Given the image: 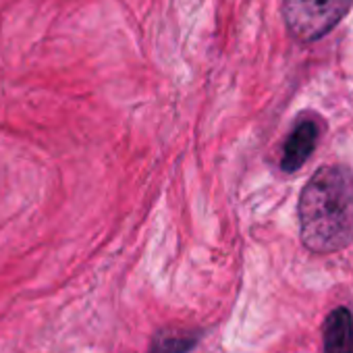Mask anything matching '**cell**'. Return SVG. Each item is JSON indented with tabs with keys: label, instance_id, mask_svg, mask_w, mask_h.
I'll use <instances>...</instances> for the list:
<instances>
[{
	"label": "cell",
	"instance_id": "obj_1",
	"mask_svg": "<svg viewBox=\"0 0 353 353\" xmlns=\"http://www.w3.org/2000/svg\"><path fill=\"white\" fill-rule=\"evenodd\" d=\"M301 243L314 254H334L353 243V170L318 168L299 194Z\"/></svg>",
	"mask_w": 353,
	"mask_h": 353
},
{
	"label": "cell",
	"instance_id": "obj_2",
	"mask_svg": "<svg viewBox=\"0 0 353 353\" xmlns=\"http://www.w3.org/2000/svg\"><path fill=\"white\" fill-rule=\"evenodd\" d=\"M353 0H283L289 34L303 44L324 38L349 13Z\"/></svg>",
	"mask_w": 353,
	"mask_h": 353
},
{
	"label": "cell",
	"instance_id": "obj_3",
	"mask_svg": "<svg viewBox=\"0 0 353 353\" xmlns=\"http://www.w3.org/2000/svg\"><path fill=\"white\" fill-rule=\"evenodd\" d=\"M318 137H320V131H318V123L316 121H312V119L299 121L293 127V131L289 133L287 141H285L283 158H281V168L285 172L299 170L310 160V156L314 154Z\"/></svg>",
	"mask_w": 353,
	"mask_h": 353
},
{
	"label": "cell",
	"instance_id": "obj_4",
	"mask_svg": "<svg viewBox=\"0 0 353 353\" xmlns=\"http://www.w3.org/2000/svg\"><path fill=\"white\" fill-rule=\"evenodd\" d=\"M324 353H353V316L343 305L324 322Z\"/></svg>",
	"mask_w": 353,
	"mask_h": 353
},
{
	"label": "cell",
	"instance_id": "obj_5",
	"mask_svg": "<svg viewBox=\"0 0 353 353\" xmlns=\"http://www.w3.org/2000/svg\"><path fill=\"white\" fill-rule=\"evenodd\" d=\"M200 341V332H174L160 330L152 343L148 353H190Z\"/></svg>",
	"mask_w": 353,
	"mask_h": 353
}]
</instances>
